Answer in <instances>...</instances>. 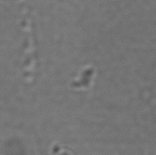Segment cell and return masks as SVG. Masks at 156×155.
<instances>
[]
</instances>
